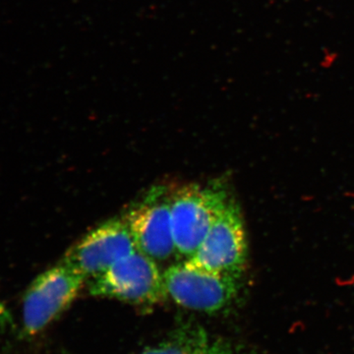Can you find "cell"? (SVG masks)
<instances>
[{"instance_id":"5b68a950","label":"cell","mask_w":354,"mask_h":354,"mask_svg":"<svg viewBox=\"0 0 354 354\" xmlns=\"http://www.w3.org/2000/svg\"><path fill=\"white\" fill-rule=\"evenodd\" d=\"M247 257L248 245L241 208L230 199L196 253L187 260L209 271L242 277Z\"/></svg>"},{"instance_id":"8992f818","label":"cell","mask_w":354,"mask_h":354,"mask_svg":"<svg viewBox=\"0 0 354 354\" xmlns=\"http://www.w3.org/2000/svg\"><path fill=\"white\" fill-rule=\"evenodd\" d=\"M137 249L160 262L171 259L176 249L172 234L171 192L164 186L149 191L123 218Z\"/></svg>"},{"instance_id":"277c9868","label":"cell","mask_w":354,"mask_h":354,"mask_svg":"<svg viewBox=\"0 0 354 354\" xmlns=\"http://www.w3.org/2000/svg\"><path fill=\"white\" fill-rule=\"evenodd\" d=\"M88 291L97 297L149 307L167 298L164 272L157 262L137 249L101 276L88 281Z\"/></svg>"},{"instance_id":"ba28073f","label":"cell","mask_w":354,"mask_h":354,"mask_svg":"<svg viewBox=\"0 0 354 354\" xmlns=\"http://www.w3.org/2000/svg\"><path fill=\"white\" fill-rule=\"evenodd\" d=\"M140 354H234L227 341L214 337L196 324H185L164 341Z\"/></svg>"},{"instance_id":"9c48e42d","label":"cell","mask_w":354,"mask_h":354,"mask_svg":"<svg viewBox=\"0 0 354 354\" xmlns=\"http://www.w3.org/2000/svg\"><path fill=\"white\" fill-rule=\"evenodd\" d=\"M14 328L12 314L7 308L6 304L0 298V342Z\"/></svg>"},{"instance_id":"7a4b0ae2","label":"cell","mask_w":354,"mask_h":354,"mask_svg":"<svg viewBox=\"0 0 354 354\" xmlns=\"http://www.w3.org/2000/svg\"><path fill=\"white\" fill-rule=\"evenodd\" d=\"M242 277L209 271L188 260L164 272L165 292L184 308L214 314L234 304L241 290Z\"/></svg>"},{"instance_id":"6da1fadb","label":"cell","mask_w":354,"mask_h":354,"mask_svg":"<svg viewBox=\"0 0 354 354\" xmlns=\"http://www.w3.org/2000/svg\"><path fill=\"white\" fill-rule=\"evenodd\" d=\"M230 199L220 185H187L171 192L176 255L187 260L196 253Z\"/></svg>"},{"instance_id":"52a82bcc","label":"cell","mask_w":354,"mask_h":354,"mask_svg":"<svg viewBox=\"0 0 354 354\" xmlns=\"http://www.w3.org/2000/svg\"><path fill=\"white\" fill-rule=\"evenodd\" d=\"M136 250L124 220H111L70 247L62 261L88 281Z\"/></svg>"},{"instance_id":"3957f363","label":"cell","mask_w":354,"mask_h":354,"mask_svg":"<svg viewBox=\"0 0 354 354\" xmlns=\"http://www.w3.org/2000/svg\"><path fill=\"white\" fill-rule=\"evenodd\" d=\"M86 281L62 260L39 274L23 297V335L32 337L44 332L68 308Z\"/></svg>"}]
</instances>
